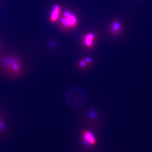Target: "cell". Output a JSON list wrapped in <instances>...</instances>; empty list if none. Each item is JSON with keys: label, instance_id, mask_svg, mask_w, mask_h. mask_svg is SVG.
I'll return each mask as SVG.
<instances>
[{"label": "cell", "instance_id": "6da1fadb", "mask_svg": "<svg viewBox=\"0 0 152 152\" xmlns=\"http://www.w3.org/2000/svg\"><path fill=\"white\" fill-rule=\"evenodd\" d=\"M60 23L64 28L69 29L77 27L78 24V20L75 14L66 11L63 14Z\"/></svg>", "mask_w": 152, "mask_h": 152}, {"label": "cell", "instance_id": "7a4b0ae2", "mask_svg": "<svg viewBox=\"0 0 152 152\" xmlns=\"http://www.w3.org/2000/svg\"><path fill=\"white\" fill-rule=\"evenodd\" d=\"M82 138L85 144L88 145H94L96 142L94 135L89 130H84L82 133Z\"/></svg>", "mask_w": 152, "mask_h": 152}, {"label": "cell", "instance_id": "3957f363", "mask_svg": "<svg viewBox=\"0 0 152 152\" xmlns=\"http://www.w3.org/2000/svg\"><path fill=\"white\" fill-rule=\"evenodd\" d=\"M6 64L9 69L14 72H18L20 71V65L17 60L13 58H9L6 61Z\"/></svg>", "mask_w": 152, "mask_h": 152}, {"label": "cell", "instance_id": "277c9868", "mask_svg": "<svg viewBox=\"0 0 152 152\" xmlns=\"http://www.w3.org/2000/svg\"><path fill=\"white\" fill-rule=\"evenodd\" d=\"M61 7L59 5L56 4L53 7L50 16V21L52 23H55L57 21L61 15Z\"/></svg>", "mask_w": 152, "mask_h": 152}, {"label": "cell", "instance_id": "5b68a950", "mask_svg": "<svg viewBox=\"0 0 152 152\" xmlns=\"http://www.w3.org/2000/svg\"><path fill=\"white\" fill-rule=\"evenodd\" d=\"M96 36L92 33H88L84 36L83 38V43L85 46L88 48H91L94 44Z\"/></svg>", "mask_w": 152, "mask_h": 152}, {"label": "cell", "instance_id": "8992f818", "mask_svg": "<svg viewBox=\"0 0 152 152\" xmlns=\"http://www.w3.org/2000/svg\"><path fill=\"white\" fill-rule=\"evenodd\" d=\"M122 29L121 23L118 20L114 21L110 26L111 32L113 34L116 35L121 32Z\"/></svg>", "mask_w": 152, "mask_h": 152}, {"label": "cell", "instance_id": "52a82bcc", "mask_svg": "<svg viewBox=\"0 0 152 152\" xmlns=\"http://www.w3.org/2000/svg\"><path fill=\"white\" fill-rule=\"evenodd\" d=\"M87 66H88V64L85 61L84 59L81 60L79 62V66L81 68H86Z\"/></svg>", "mask_w": 152, "mask_h": 152}]
</instances>
